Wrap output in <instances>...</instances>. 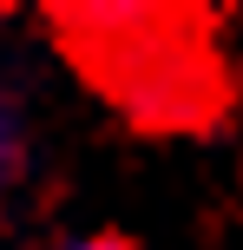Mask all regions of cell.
I'll return each mask as SVG.
<instances>
[{
  "label": "cell",
  "mask_w": 243,
  "mask_h": 250,
  "mask_svg": "<svg viewBox=\"0 0 243 250\" xmlns=\"http://www.w3.org/2000/svg\"><path fill=\"white\" fill-rule=\"evenodd\" d=\"M73 250H138L131 237H118V230H99V237H79Z\"/></svg>",
  "instance_id": "2"
},
{
  "label": "cell",
  "mask_w": 243,
  "mask_h": 250,
  "mask_svg": "<svg viewBox=\"0 0 243 250\" xmlns=\"http://www.w3.org/2000/svg\"><path fill=\"white\" fill-rule=\"evenodd\" d=\"M191 26H197L191 7H178V13H165V7H73V13H59V40H73V53L86 60V79L105 86L125 112H138V125H204V112H217V92L158 66V53L178 46Z\"/></svg>",
  "instance_id": "1"
}]
</instances>
